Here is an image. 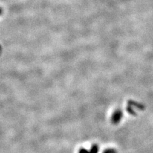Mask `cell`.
Instances as JSON below:
<instances>
[{
	"label": "cell",
	"instance_id": "2",
	"mask_svg": "<svg viewBox=\"0 0 153 153\" xmlns=\"http://www.w3.org/2000/svg\"><path fill=\"white\" fill-rule=\"evenodd\" d=\"M128 104L129 105H131V107H136V108H138L139 109H143V106L140 104V103H138L137 102H133V101H130L128 102Z\"/></svg>",
	"mask_w": 153,
	"mask_h": 153
},
{
	"label": "cell",
	"instance_id": "1",
	"mask_svg": "<svg viewBox=\"0 0 153 153\" xmlns=\"http://www.w3.org/2000/svg\"><path fill=\"white\" fill-rule=\"evenodd\" d=\"M123 116V113L121 109L117 108L116 110H115L111 116V123L113 124H119L121 121Z\"/></svg>",
	"mask_w": 153,
	"mask_h": 153
},
{
	"label": "cell",
	"instance_id": "4",
	"mask_svg": "<svg viewBox=\"0 0 153 153\" xmlns=\"http://www.w3.org/2000/svg\"><path fill=\"white\" fill-rule=\"evenodd\" d=\"M126 111L127 112L131 114V115H133V116H135L136 115V113H135V111H134L133 109V107H132L131 105H128V106H127L126 107Z\"/></svg>",
	"mask_w": 153,
	"mask_h": 153
},
{
	"label": "cell",
	"instance_id": "5",
	"mask_svg": "<svg viewBox=\"0 0 153 153\" xmlns=\"http://www.w3.org/2000/svg\"><path fill=\"white\" fill-rule=\"evenodd\" d=\"M103 153H117V151L116 149H113V148H108V149L104 150Z\"/></svg>",
	"mask_w": 153,
	"mask_h": 153
},
{
	"label": "cell",
	"instance_id": "6",
	"mask_svg": "<svg viewBox=\"0 0 153 153\" xmlns=\"http://www.w3.org/2000/svg\"><path fill=\"white\" fill-rule=\"evenodd\" d=\"M79 153H89V151H88L87 149H84V148H81V149L79 150Z\"/></svg>",
	"mask_w": 153,
	"mask_h": 153
},
{
	"label": "cell",
	"instance_id": "7",
	"mask_svg": "<svg viewBox=\"0 0 153 153\" xmlns=\"http://www.w3.org/2000/svg\"><path fill=\"white\" fill-rule=\"evenodd\" d=\"M2 13H3V10L1 8H0V15H1Z\"/></svg>",
	"mask_w": 153,
	"mask_h": 153
},
{
	"label": "cell",
	"instance_id": "3",
	"mask_svg": "<svg viewBox=\"0 0 153 153\" xmlns=\"http://www.w3.org/2000/svg\"><path fill=\"white\" fill-rule=\"evenodd\" d=\"M99 152V147L97 144H93L91 147L89 153H98Z\"/></svg>",
	"mask_w": 153,
	"mask_h": 153
}]
</instances>
